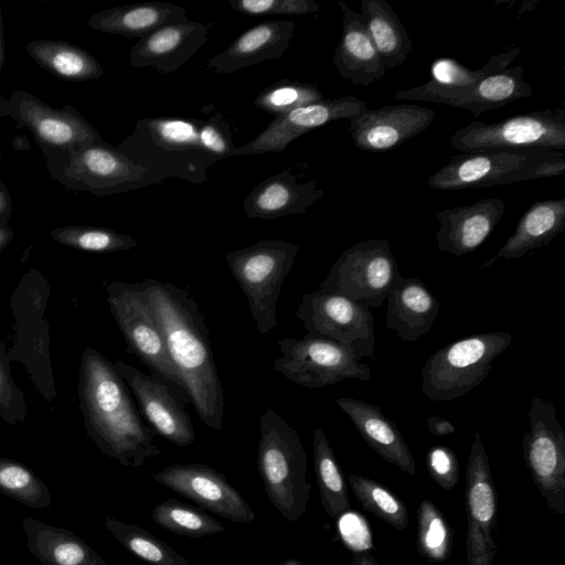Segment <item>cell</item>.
<instances>
[{
  "instance_id": "52",
  "label": "cell",
  "mask_w": 565,
  "mask_h": 565,
  "mask_svg": "<svg viewBox=\"0 0 565 565\" xmlns=\"http://www.w3.org/2000/svg\"><path fill=\"white\" fill-rule=\"evenodd\" d=\"M348 565H381L375 557L370 554H358Z\"/></svg>"
},
{
  "instance_id": "20",
  "label": "cell",
  "mask_w": 565,
  "mask_h": 565,
  "mask_svg": "<svg viewBox=\"0 0 565 565\" xmlns=\"http://www.w3.org/2000/svg\"><path fill=\"white\" fill-rule=\"evenodd\" d=\"M114 364L136 397L138 411L151 429L179 447L192 445L195 440L193 424L182 402L172 391L122 360Z\"/></svg>"
},
{
  "instance_id": "18",
  "label": "cell",
  "mask_w": 565,
  "mask_h": 565,
  "mask_svg": "<svg viewBox=\"0 0 565 565\" xmlns=\"http://www.w3.org/2000/svg\"><path fill=\"white\" fill-rule=\"evenodd\" d=\"M532 94V86L524 78L523 66L516 65L465 87L445 86L429 79L420 86L397 92L394 98L445 104L467 109L479 117L483 111L504 107Z\"/></svg>"
},
{
  "instance_id": "47",
  "label": "cell",
  "mask_w": 565,
  "mask_h": 565,
  "mask_svg": "<svg viewBox=\"0 0 565 565\" xmlns=\"http://www.w3.org/2000/svg\"><path fill=\"white\" fill-rule=\"evenodd\" d=\"M426 467L433 480L444 490L454 489L459 481V462L456 454L447 446L429 448Z\"/></svg>"
},
{
  "instance_id": "28",
  "label": "cell",
  "mask_w": 565,
  "mask_h": 565,
  "mask_svg": "<svg viewBox=\"0 0 565 565\" xmlns=\"http://www.w3.org/2000/svg\"><path fill=\"white\" fill-rule=\"evenodd\" d=\"M335 404L348 415L365 443L384 460L414 476L415 459L398 427L382 408L352 397H340Z\"/></svg>"
},
{
  "instance_id": "31",
  "label": "cell",
  "mask_w": 565,
  "mask_h": 565,
  "mask_svg": "<svg viewBox=\"0 0 565 565\" xmlns=\"http://www.w3.org/2000/svg\"><path fill=\"white\" fill-rule=\"evenodd\" d=\"M188 20L186 10L169 2L147 1L100 10L87 25L96 31L142 39L157 29Z\"/></svg>"
},
{
  "instance_id": "26",
  "label": "cell",
  "mask_w": 565,
  "mask_h": 565,
  "mask_svg": "<svg viewBox=\"0 0 565 565\" xmlns=\"http://www.w3.org/2000/svg\"><path fill=\"white\" fill-rule=\"evenodd\" d=\"M337 6L343 14L342 35L332 56L338 74L358 86H369L381 81L386 67L369 34L363 15L342 0Z\"/></svg>"
},
{
  "instance_id": "19",
  "label": "cell",
  "mask_w": 565,
  "mask_h": 565,
  "mask_svg": "<svg viewBox=\"0 0 565 565\" xmlns=\"http://www.w3.org/2000/svg\"><path fill=\"white\" fill-rule=\"evenodd\" d=\"M166 488L190 499L203 510L237 523H252L256 515L226 477L204 463H173L152 473Z\"/></svg>"
},
{
  "instance_id": "51",
  "label": "cell",
  "mask_w": 565,
  "mask_h": 565,
  "mask_svg": "<svg viewBox=\"0 0 565 565\" xmlns=\"http://www.w3.org/2000/svg\"><path fill=\"white\" fill-rule=\"evenodd\" d=\"M14 232L8 226L0 224V253L11 243Z\"/></svg>"
},
{
  "instance_id": "43",
  "label": "cell",
  "mask_w": 565,
  "mask_h": 565,
  "mask_svg": "<svg viewBox=\"0 0 565 565\" xmlns=\"http://www.w3.org/2000/svg\"><path fill=\"white\" fill-rule=\"evenodd\" d=\"M521 54L520 47L490 55L488 62L479 70L465 67L454 58L443 57L434 61L430 67L431 81L450 87L470 86L484 77L503 71Z\"/></svg>"
},
{
  "instance_id": "46",
  "label": "cell",
  "mask_w": 565,
  "mask_h": 565,
  "mask_svg": "<svg viewBox=\"0 0 565 565\" xmlns=\"http://www.w3.org/2000/svg\"><path fill=\"white\" fill-rule=\"evenodd\" d=\"M199 136L203 148L217 161L234 156L236 147L233 141V131L221 113L202 120Z\"/></svg>"
},
{
  "instance_id": "54",
  "label": "cell",
  "mask_w": 565,
  "mask_h": 565,
  "mask_svg": "<svg viewBox=\"0 0 565 565\" xmlns=\"http://www.w3.org/2000/svg\"><path fill=\"white\" fill-rule=\"evenodd\" d=\"M280 565H303V564L296 558H288L287 561L282 562Z\"/></svg>"
},
{
  "instance_id": "17",
  "label": "cell",
  "mask_w": 565,
  "mask_h": 565,
  "mask_svg": "<svg viewBox=\"0 0 565 565\" xmlns=\"http://www.w3.org/2000/svg\"><path fill=\"white\" fill-rule=\"evenodd\" d=\"M465 493L468 565H493L498 550V495L479 430H475L470 447Z\"/></svg>"
},
{
  "instance_id": "39",
  "label": "cell",
  "mask_w": 565,
  "mask_h": 565,
  "mask_svg": "<svg viewBox=\"0 0 565 565\" xmlns=\"http://www.w3.org/2000/svg\"><path fill=\"white\" fill-rule=\"evenodd\" d=\"M348 482L364 510L382 519L397 531L407 527L408 511L397 494L371 478L354 473L348 476Z\"/></svg>"
},
{
  "instance_id": "14",
  "label": "cell",
  "mask_w": 565,
  "mask_h": 565,
  "mask_svg": "<svg viewBox=\"0 0 565 565\" xmlns=\"http://www.w3.org/2000/svg\"><path fill=\"white\" fill-rule=\"evenodd\" d=\"M0 116L29 130L43 154L106 142L73 106L55 108L23 89L0 95Z\"/></svg>"
},
{
  "instance_id": "27",
  "label": "cell",
  "mask_w": 565,
  "mask_h": 565,
  "mask_svg": "<svg viewBox=\"0 0 565 565\" xmlns=\"http://www.w3.org/2000/svg\"><path fill=\"white\" fill-rule=\"evenodd\" d=\"M323 193L315 180L303 181L287 168L258 183L244 200L243 209L249 218L305 214Z\"/></svg>"
},
{
  "instance_id": "11",
  "label": "cell",
  "mask_w": 565,
  "mask_h": 565,
  "mask_svg": "<svg viewBox=\"0 0 565 565\" xmlns=\"http://www.w3.org/2000/svg\"><path fill=\"white\" fill-rule=\"evenodd\" d=\"M402 277L390 242L372 238L345 249L318 290L375 308L384 302Z\"/></svg>"
},
{
  "instance_id": "36",
  "label": "cell",
  "mask_w": 565,
  "mask_h": 565,
  "mask_svg": "<svg viewBox=\"0 0 565 565\" xmlns=\"http://www.w3.org/2000/svg\"><path fill=\"white\" fill-rule=\"evenodd\" d=\"M105 527L127 551L150 565H191L170 545L152 535L147 529L118 520L105 518Z\"/></svg>"
},
{
  "instance_id": "15",
  "label": "cell",
  "mask_w": 565,
  "mask_h": 565,
  "mask_svg": "<svg viewBox=\"0 0 565 565\" xmlns=\"http://www.w3.org/2000/svg\"><path fill=\"white\" fill-rule=\"evenodd\" d=\"M277 344L282 355L273 362V367L303 387H324L345 379H371V369L359 362L348 347L333 340L307 334L301 339L284 338Z\"/></svg>"
},
{
  "instance_id": "24",
  "label": "cell",
  "mask_w": 565,
  "mask_h": 565,
  "mask_svg": "<svg viewBox=\"0 0 565 565\" xmlns=\"http://www.w3.org/2000/svg\"><path fill=\"white\" fill-rule=\"evenodd\" d=\"M505 203L488 198L472 204L436 212L439 223L436 232L437 248L462 256L481 246L501 221Z\"/></svg>"
},
{
  "instance_id": "13",
  "label": "cell",
  "mask_w": 565,
  "mask_h": 565,
  "mask_svg": "<svg viewBox=\"0 0 565 565\" xmlns=\"http://www.w3.org/2000/svg\"><path fill=\"white\" fill-rule=\"evenodd\" d=\"M461 151L486 149L565 150V109L544 108L497 122L471 121L450 137Z\"/></svg>"
},
{
  "instance_id": "49",
  "label": "cell",
  "mask_w": 565,
  "mask_h": 565,
  "mask_svg": "<svg viewBox=\"0 0 565 565\" xmlns=\"http://www.w3.org/2000/svg\"><path fill=\"white\" fill-rule=\"evenodd\" d=\"M427 428L433 435L439 437H444L456 431V427L451 422L439 416H429L427 418Z\"/></svg>"
},
{
  "instance_id": "1",
  "label": "cell",
  "mask_w": 565,
  "mask_h": 565,
  "mask_svg": "<svg viewBox=\"0 0 565 565\" xmlns=\"http://www.w3.org/2000/svg\"><path fill=\"white\" fill-rule=\"evenodd\" d=\"M140 285L190 403L207 427L220 431L225 396L199 303L171 282L147 278Z\"/></svg>"
},
{
  "instance_id": "40",
  "label": "cell",
  "mask_w": 565,
  "mask_h": 565,
  "mask_svg": "<svg viewBox=\"0 0 565 565\" xmlns=\"http://www.w3.org/2000/svg\"><path fill=\"white\" fill-rule=\"evenodd\" d=\"M0 492L30 508L51 505L52 494L47 486L23 463L0 457Z\"/></svg>"
},
{
  "instance_id": "55",
  "label": "cell",
  "mask_w": 565,
  "mask_h": 565,
  "mask_svg": "<svg viewBox=\"0 0 565 565\" xmlns=\"http://www.w3.org/2000/svg\"><path fill=\"white\" fill-rule=\"evenodd\" d=\"M1 158H2V153H1V148H0V160H1Z\"/></svg>"
},
{
  "instance_id": "3",
  "label": "cell",
  "mask_w": 565,
  "mask_h": 565,
  "mask_svg": "<svg viewBox=\"0 0 565 565\" xmlns=\"http://www.w3.org/2000/svg\"><path fill=\"white\" fill-rule=\"evenodd\" d=\"M201 119L147 117L116 147L135 163L147 168L160 183L178 178L192 184L209 180L217 160L201 145Z\"/></svg>"
},
{
  "instance_id": "12",
  "label": "cell",
  "mask_w": 565,
  "mask_h": 565,
  "mask_svg": "<svg viewBox=\"0 0 565 565\" xmlns=\"http://www.w3.org/2000/svg\"><path fill=\"white\" fill-rule=\"evenodd\" d=\"M529 430L522 439L531 478L554 514L565 513V430L551 399L533 396Z\"/></svg>"
},
{
  "instance_id": "30",
  "label": "cell",
  "mask_w": 565,
  "mask_h": 565,
  "mask_svg": "<svg viewBox=\"0 0 565 565\" xmlns=\"http://www.w3.org/2000/svg\"><path fill=\"white\" fill-rule=\"evenodd\" d=\"M565 230V198L534 202L519 220L514 233L498 253L480 265L484 269L500 259H515L545 246Z\"/></svg>"
},
{
  "instance_id": "5",
  "label": "cell",
  "mask_w": 565,
  "mask_h": 565,
  "mask_svg": "<svg viewBox=\"0 0 565 565\" xmlns=\"http://www.w3.org/2000/svg\"><path fill=\"white\" fill-rule=\"evenodd\" d=\"M565 156L551 149H486L461 152L434 172L427 183L436 190H463L562 175Z\"/></svg>"
},
{
  "instance_id": "41",
  "label": "cell",
  "mask_w": 565,
  "mask_h": 565,
  "mask_svg": "<svg viewBox=\"0 0 565 565\" xmlns=\"http://www.w3.org/2000/svg\"><path fill=\"white\" fill-rule=\"evenodd\" d=\"M50 236L61 245L90 253H113L137 246L130 235L100 226L65 225L51 230Z\"/></svg>"
},
{
  "instance_id": "21",
  "label": "cell",
  "mask_w": 565,
  "mask_h": 565,
  "mask_svg": "<svg viewBox=\"0 0 565 565\" xmlns=\"http://www.w3.org/2000/svg\"><path fill=\"white\" fill-rule=\"evenodd\" d=\"M435 116L433 109L414 104L366 108L349 119V131L360 150L385 152L424 132Z\"/></svg>"
},
{
  "instance_id": "22",
  "label": "cell",
  "mask_w": 565,
  "mask_h": 565,
  "mask_svg": "<svg viewBox=\"0 0 565 565\" xmlns=\"http://www.w3.org/2000/svg\"><path fill=\"white\" fill-rule=\"evenodd\" d=\"M355 96L324 98L276 117L256 138L236 147L234 156L282 151L300 136L337 119H350L366 109Z\"/></svg>"
},
{
  "instance_id": "45",
  "label": "cell",
  "mask_w": 565,
  "mask_h": 565,
  "mask_svg": "<svg viewBox=\"0 0 565 565\" xmlns=\"http://www.w3.org/2000/svg\"><path fill=\"white\" fill-rule=\"evenodd\" d=\"M228 3L235 11L247 15H301L320 9L315 0H228Z\"/></svg>"
},
{
  "instance_id": "35",
  "label": "cell",
  "mask_w": 565,
  "mask_h": 565,
  "mask_svg": "<svg viewBox=\"0 0 565 565\" xmlns=\"http://www.w3.org/2000/svg\"><path fill=\"white\" fill-rule=\"evenodd\" d=\"M313 462L318 490L326 513L337 519L350 509L347 482L324 431H313Z\"/></svg>"
},
{
  "instance_id": "25",
  "label": "cell",
  "mask_w": 565,
  "mask_h": 565,
  "mask_svg": "<svg viewBox=\"0 0 565 565\" xmlns=\"http://www.w3.org/2000/svg\"><path fill=\"white\" fill-rule=\"evenodd\" d=\"M296 24L290 20H270L257 23L236 38L223 52L204 63L217 74L235 73L244 67L268 60H279L287 51Z\"/></svg>"
},
{
  "instance_id": "37",
  "label": "cell",
  "mask_w": 565,
  "mask_h": 565,
  "mask_svg": "<svg viewBox=\"0 0 565 565\" xmlns=\"http://www.w3.org/2000/svg\"><path fill=\"white\" fill-rule=\"evenodd\" d=\"M152 521L164 530L186 537L200 539L222 533L225 527L203 509L168 498L154 507Z\"/></svg>"
},
{
  "instance_id": "33",
  "label": "cell",
  "mask_w": 565,
  "mask_h": 565,
  "mask_svg": "<svg viewBox=\"0 0 565 565\" xmlns=\"http://www.w3.org/2000/svg\"><path fill=\"white\" fill-rule=\"evenodd\" d=\"M25 50L39 66L63 81L85 82L104 75L100 63L88 51L66 41L33 40Z\"/></svg>"
},
{
  "instance_id": "7",
  "label": "cell",
  "mask_w": 565,
  "mask_h": 565,
  "mask_svg": "<svg viewBox=\"0 0 565 565\" xmlns=\"http://www.w3.org/2000/svg\"><path fill=\"white\" fill-rule=\"evenodd\" d=\"M512 341L510 332L490 331L440 348L420 371L423 394L436 402H449L466 395L488 376L492 362Z\"/></svg>"
},
{
  "instance_id": "48",
  "label": "cell",
  "mask_w": 565,
  "mask_h": 565,
  "mask_svg": "<svg viewBox=\"0 0 565 565\" xmlns=\"http://www.w3.org/2000/svg\"><path fill=\"white\" fill-rule=\"evenodd\" d=\"M339 527L342 540L348 548L352 551L370 548L371 545L365 541L372 543V535L363 516L354 513V511L353 513L342 515Z\"/></svg>"
},
{
  "instance_id": "42",
  "label": "cell",
  "mask_w": 565,
  "mask_h": 565,
  "mask_svg": "<svg viewBox=\"0 0 565 565\" xmlns=\"http://www.w3.org/2000/svg\"><path fill=\"white\" fill-rule=\"evenodd\" d=\"M322 99L324 96L316 85L282 78L264 88L254 105L276 118Z\"/></svg>"
},
{
  "instance_id": "6",
  "label": "cell",
  "mask_w": 565,
  "mask_h": 565,
  "mask_svg": "<svg viewBox=\"0 0 565 565\" xmlns=\"http://www.w3.org/2000/svg\"><path fill=\"white\" fill-rule=\"evenodd\" d=\"M50 178L75 192L107 196L157 183L145 167L107 142L43 154Z\"/></svg>"
},
{
  "instance_id": "50",
  "label": "cell",
  "mask_w": 565,
  "mask_h": 565,
  "mask_svg": "<svg viewBox=\"0 0 565 565\" xmlns=\"http://www.w3.org/2000/svg\"><path fill=\"white\" fill-rule=\"evenodd\" d=\"M13 211L10 191L0 177V224L8 225Z\"/></svg>"
},
{
  "instance_id": "23",
  "label": "cell",
  "mask_w": 565,
  "mask_h": 565,
  "mask_svg": "<svg viewBox=\"0 0 565 565\" xmlns=\"http://www.w3.org/2000/svg\"><path fill=\"white\" fill-rule=\"evenodd\" d=\"M209 40L205 23L186 20L163 25L140 39L129 52V64L136 68L153 67L161 74L177 72Z\"/></svg>"
},
{
  "instance_id": "16",
  "label": "cell",
  "mask_w": 565,
  "mask_h": 565,
  "mask_svg": "<svg viewBox=\"0 0 565 565\" xmlns=\"http://www.w3.org/2000/svg\"><path fill=\"white\" fill-rule=\"evenodd\" d=\"M296 316L308 334L348 347L358 360L374 355V318L370 308L345 296L317 290L301 297Z\"/></svg>"
},
{
  "instance_id": "34",
  "label": "cell",
  "mask_w": 565,
  "mask_h": 565,
  "mask_svg": "<svg viewBox=\"0 0 565 565\" xmlns=\"http://www.w3.org/2000/svg\"><path fill=\"white\" fill-rule=\"evenodd\" d=\"M369 34L386 67L402 65L413 50L412 40L398 15L386 0H361Z\"/></svg>"
},
{
  "instance_id": "4",
  "label": "cell",
  "mask_w": 565,
  "mask_h": 565,
  "mask_svg": "<svg viewBox=\"0 0 565 565\" xmlns=\"http://www.w3.org/2000/svg\"><path fill=\"white\" fill-rule=\"evenodd\" d=\"M257 468L275 509L296 522L306 512L311 484L307 482V455L297 430L273 408L259 418Z\"/></svg>"
},
{
  "instance_id": "2",
  "label": "cell",
  "mask_w": 565,
  "mask_h": 565,
  "mask_svg": "<svg viewBox=\"0 0 565 565\" xmlns=\"http://www.w3.org/2000/svg\"><path fill=\"white\" fill-rule=\"evenodd\" d=\"M77 393L86 433L102 454L138 468L161 452L125 380L96 349L82 353Z\"/></svg>"
},
{
  "instance_id": "38",
  "label": "cell",
  "mask_w": 565,
  "mask_h": 565,
  "mask_svg": "<svg viewBox=\"0 0 565 565\" xmlns=\"http://www.w3.org/2000/svg\"><path fill=\"white\" fill-rule=\"evenodd\" d=\"M454 531L443 511L430 500L420 501L417 509L416 550L429 563L449 558Z\"/></svg>"
},
{
  "instance_id": "29",
  "label": "cell",
  "mask_w": 565,
  "mask_h": 565,
  "mask_svg": "<svg viewBox=\"0 0 565 565\" xmlns=\"http://www.w3.org/2000/svg\"><path fill=\"white\" fill-rule=\"evenodd\" d=\"M440 303L418 277H402L387 296L386 327L403 341H417L436 321Z\"/></svg>"
},
{
  "instance_id": "44",
  "label": "cell",
  "mask_w": 565,
  "mask_h": 565,
  "mask_svg": "<svg viewBox=\"0 0 565 565\" xmlns=\"http://www.w3.org/2000/svg\"><path fill=\"white\" fill-rule=\"evenodd\" d=\"M10 361L7 347L0 341V418L15 425L25 422L28 404L24 393L12 379Z\"/></svg>"
},
{
  "instance_id": "32",
  "label": "cell",
  "mask_w": 565,
  "mask_h": 565,
  "mask_svg": "<svg viewBox=\"0 0 565 565\" xmlns=\"http://www.w3.org/2000/svg\"><path fill=\"white\" fill-rule=\"evenodd\" d=\"M28 551L42 565H108L73 532L34 518L22 520Z\"/></svg>"
},
{
  "instance_id": "53",
  "label": "cell",
  "mask_w": 565,
  "mask_h": 565,
  "mask_svg": "<svg viewBox=\"0 0 565 565\" xmlns=\"http://www.w3.org/2000/svg\"><path fill=\"white\" fill-rule=\"evenodd\" d=\"M4 62V28H3V15L2 7L0 6V75Z\"/></svg>"
},
{
  "instance_id": "8",
  "label": "cell",
  "mask_w": 565,
  "mask_h": 565,
  "mask_svg": "<svg viewBox=\"0 0 565 565\" xmlns=\"http://www.w3.org/2000/svg\"><path fill=\"white\" fill-rule=\"evenodd\" d=\"M105 285L110 315L124 335L127 352L137 356L182 404L190 402L140 282L114 280Z\"/></svg>"
},
{
  "instance_id": "10",
  "label": "cell",
  "mask_w": 565,
  "mask_h": 565,
  "mask_svg": "<svg viewBox=\"0 0 565 565\" xmlns=\"http://www.w3.org/2000/svg\"><path fill=\"white\" fill-rule=\"evenodd\" d=\"M50 286L39 269L29 270L18 284L10 303L14 319V342L10 359L21 362L39 393L52 402L56 396L45 309Z\"/></svg>"
},
{
  "instance_id": "9",
  "label": "cell",
  "mask_w": 565,
  "mask_h": 565,
  "mask_svg": "<svg viewBox=\"0 0 565 565\" xmlns=\"http://www.w3.org/2000/svg\"><path fill=\"white\" fill-rule=\"evenodd\" d=\"M299 245L282 239H263L226 253V264L245 295L258 333L277 324V301Z\"/></svg>"
}]
</instances>
